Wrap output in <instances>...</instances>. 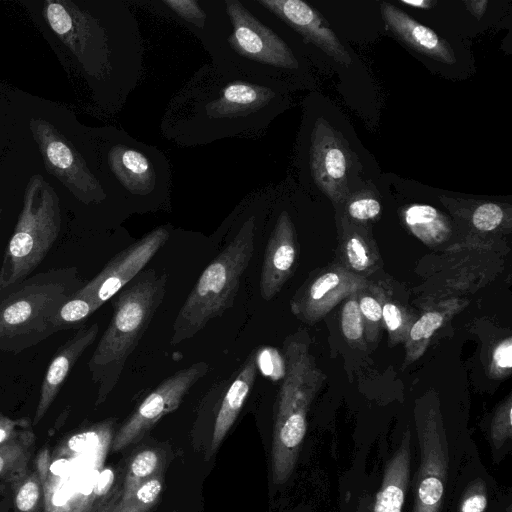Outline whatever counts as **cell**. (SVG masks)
<instances>
[{"label":"cell","instance_id":"33","mask_svg":"<svg viewBox=\"0 0 512 512\" xmlns=\"http://www.w3.org/2000/svg\"><path fill=\"white\" fill-rule=\"evenodd\" d=\"M381 211L380 203L374 198H359L348 206L350 216L357 220H369L375 218Z\"/></svg>","mask_w":512,"mask_h":512},{"label":"cell","instance_id":"22","mask_svg":"<svg viewBox=\"0 0 512 512\" xmlns=\"http://www.w3.org/2000/svg\"><path fill=\"white\" fill-rule=\"evenodd\" d=\"M404 219L413 234L428 244L442 241L450 232L444 215L427 204L409 206L404 212Z\"/></svg>","mask_w":512,"mask_h":512},{"label":"cell","instance_id":"12","mask_svg":"<svg viewBox=\"0 0 512 512\" xmlns=\"http://www.w3.org/2000/svg\"><path fill=\"white\" fill-rule=\"evenodd\" d=\"M385 456L377 488H357L356 496L343 498L341 512H402L409 493L413 432L408 427Z\"/></svg>","mask_w":512,"mask_h":512},{"label":"cell","instance_id":"18","mask_svg":"<svg viewBox=\"0 0 512 512\" xmlns=\"http://www.w3.org/2000/svg\"><path fill=\"white\" fill-rule=\"evenodd\" d=\"M295 230L289 213H279L267 242L260 273L261 297L269 301L292 273L296 259Z\"/></svg>","mask_w":512,"mask_h":512},{"label":"cell","instance_id":"24","mask_svg":"<svg viewBox=\"0 0 512 512\" xmlns=\"http://www.w3.org/2000/svg\"><path fill=\"white\" fill-rule=\"evenodd\" d=\"M33 445L34 434L29 427L0 445V481H12L27 470Z\"/></svg>","mask_w":512,"mask_h":512},{"label":"cell","instance_id":"34","mask_svg":"<svg viewBox=\"0 0 512 512\" xmlns=\"http://www.w3.org/2000/svg\"><path fill=\"white\" fill-rule=\"evenodd\" d=\"M346 255L350 266L358 271L369 265V257L364 243L357 237H351L346 243Z\"/></svg>","mask_w":512,"mask_h":512},{"label":"cell","instance_id":"37","mask_svg":"<svg viewBox=\"0 0 512 512\" xmlns=\"http://www.w3.org/2000/svg\"><path fill=\"white\" fill-rule=\"evenodd\" d=\"M382 318L391 333L398 331L403 324L401 310L392 303L384 304L382 307Z\"/></svg>","mask_w":512,"mask_h":512},{"label":"cell","instance_id":"31","mask_svg":"<svg viewBox=\"0 0 512 512\" xmlns=\"http://www.w3.org/2000/svg\"><path fill=\"white\" fill-rule=\"evenodd\" d=\"M503 217L502 208L498 204L489 202L481 204L475 209L472 223L478 230L491 231L500 225Z\"/></svg>","mask_w":512,"mask_h":512},{"label":"cell","instance_id":"16","mask_svg":"<svg viewBox=\"0 0 512 512\" xmlns=\"http://www.w3.org/2000/svg\"><path fill=\"white\" fill-rule=\"evenodd\" d=\"M312 178L317 187L334 201L348 194V155L332 127L319 118L311 133L309 150Z\"/></svg>","mask_w":512,"mask_h":512},{"label":"cell","instance_id":"42","mask_svg":"<svg viewBox=\"0 0 512 512\" xmlns=\"http://www.w3.org/2000/svg\"><path fill=\"white\" fill-rule=\"evenodd\" d=\"M1 216H2V207L0 206V222H1Z\"/></svg>","mask_w":512,"mask_h":512},{"label":"cell","instance_id":"6","mask_svg":"<svg viewBox=\"0 0 512 512\" xmlns=\"http://www.w3.org/2000/svg\"><path fill=\"white\" fill-rule=\"evenodd\" d=\"M417 466L411 470L412 512H447L452 486L472 439L451 429L440 411L429 408L415 423Z\"/></svg>","mask_w":512,"mask_h":512},{"label":"cell","instance_id":"15","mask_svg":"<svg viewBox=\"0 0 512 512\" xmlns=\"http://www.w3.org/2000/svg\"><path fill=\"white\" fill-rule=\"evenodd\" d=\"M271 16L297 32L307 43L348 67L352 59L322 15L302 0H255Z\"/></svg>","mask_w":512,"mask_h":512},{"label":"cell","instance_id":"20","mask_svg":"<svg viewBox=\"0 0 512 512\" xmlns=\"http://www.w3.org/2000/svg\"><path fill=\"white\" fill-rule=\"evenodd\" d=\"M381 14L391 31L412 49L445 64L456 62L450 44L432 29L387 2L381 3Z\"/></svg>","mask_w":512,"mask_h":512},{"label":"cell","instance_id":"19","mask_svg":"<svg viewBox=\"0 0 512 512\" xmlns=\"http://www.w3.org/2000/svg\"><path fill=\"white\" fill-rule=\"evenodd\" d=\"M98 333L99 325L96 322L89 326H81L58 348L46 369L40 386L39 400L32 421L33 425L38 424L43 419L73 367L85 350L95 342Z\"/></svg>","mask_w":512,"mask_h":512},{"label":"cell","instance_id":"5","mask_svg":"<svg viewBox=\"0 0 512 512\" xmlns=\"http://www.w3.org/2000/svg\"><path fill=\"white\" fill-rule=\"evenodd\" d=\"M256 228V216L246 217L232 240L203 270L174 320L171 344L191 339L233 307L254 253Z\"/></svg>","mask_w":512,"mask_h":512},{"label":"cell","instance_id":"28","mask_svg":"<svg viewBox=\"0 0 512 512\" xmlns=\"http://www.w3.org/2000/svg\"><path fill=\"white\" fill-rule=\"evenodd\" d=\"M488 439L493 462L498 464L512 448L511 400L500 407L494 415Z\"/></svg>","mask_w":512,"mask_h":512},{"label":"cell","instance_id":"39","mask_svg":"<svg viewBox=\"0 0 512 512\" xmlns=\"http://www.w3.org/2000/svg\"><path fill=\"white\" fill-rule=\"evenodd\" d=\"M464 4L466 9L476 18L481 19L486 12L488 1L487 0H465Z\"/></svg>","mask_w":512,"mask_h":512},{"label":"cell","instance_id":"17","mask_svg":"<svg viewBox=\"0 0 512 512\" xmlns=\"http://www.w3.org/2000/svg\"><path fill=\"white\" fill-rule=\"evenodd\" d=\"M35 470L43 489V512H92L95 495L101 492L96 485L88 488V481L68 467L55 471L48 449L38 454Z\"/></svg>","mask_w":512,"mask_h":512},{"label":"cell","instance_id":"13","mask_svg":"<svg viewBox=\"0 0 512 512\" xmlns=\"http://www.w3.org/2000/svg\"><path fill=\"white\" fill-rule=\"evenodd\" d=\"M209 370L208 363L199 361L165 378L139 404L117 431L113 451H119L140 440L162 417L176 410L183 398Z\"/></svg>","mask_w":512,"mask_h":512},{"label":"cell","instance_id":"35","mask_svg":"<svg viewBox=\"0 0 512 512\" xmlns=\"http://www.w3.org/2000/svg\"><path fill=\"white\" fill-rule=\"evenodd\" d=\"M29 425L30 422L27 418L12 419L0 413V445L12 440Z\"/></svg>","mask_w":512,"mask_h":512},{"label":"cell","instance_id":"8","mask_svg":"<svg viewBox=\"0 0 512 512\" xmlns=\"http://www.w3.org/2000/svg\"><path fill=\"white\" fill-rule=\"evenodd\" d=\"M167 226H158L114 257L60 308L54 319L57 331L82 323L131 282L168 241Z\"/></svg>","mask_w":512,"mask_h":512},{"label":"cell","instance_id":"36","mask_svg":"<svg viewBox=\"0 0 512 512\" xmlns=\"http://www.w3.org/2000/svg\"><path fill=\"white\" fill-rule=\"evenodd\" d=\"M493 364L502 370H510L512 367V343L511 339L504 340L494 349Z\"/></svg>","mask_w":512,"mask_h":512},{"label":"cell","instance_id":"3","mask_svg":"<svg viewBox=\"0 0 512 512\" xmlns=\"http://www.w3.org/2000/svg\"><path fill=\"white\" fill-rule=\"evenodd\" d=\"M167 279L165 271H141L112 298L111 320L88 361L91 381L97 386L96 406L116 387L127 359L164 300Z\"/></svg>","mask_w":512,"mask_h":512},{"label":"cell","instance_id":"21","mask_svg":"<svg viewBox=\"0 0 512 512\" xmlns=\"http://www.w3.org/2000/svg\"><path fill=\"white\" fill-rule=\"evenodd\" d=\"M256 373L257 358L256 351H253L245 360L238 375L222 399L213 428L211 444L207 453L208 457L217 451L224 437L236 421L253 387Z\"/></svg>","mask_w":512,"mask_h":512},{"label":"cell","instance_id":"14","mask_svg":"<svg viewBox=\"0 0 512 512\" xmlns=\"http://www.w3.org/2000/svg\"><path fill=\"white\" fill-rule=\"evenodd\" d=\"M511 492L501 491L472 441L457 473L447 512H511Z\"/></svg>","mask_w":512,"mask_h":512},{"label":"cell","instance_id":"26","mask_svg":"<svg viewBox=\"0 0 512 512\" xmlns=\"http://www.w3.org/2000/svg\"><path fill=\"white\" fill-rule=\"evenodd\" d=\"M163 490L161 473L142 483L125 497L110 504L107 512H148L154 507Z\"/></svg>","mask_w":512,"mask_h":512},{"label":"cell","instance_id":"2","mask_svg":"<svg viewBox=\"0 0 512 512\" xmlns=\"http://www.w3.org/2000/svg\"><path fill=\"white\" fill-rule=\"evenodd\" d=\"M225 15L203 44L212 65L251 78L277 82L283 72L299 68L287 41L264 21L254 0H223Z\"/></svg>","mask_w":512,"mask_h":512},{"label":"cell","instance_id":"38","mask_svg":"<svg viewBox=\"0 0 512 512\" xmlns=\"http://www.w3.org/2000/svg\"><path fill=\"white\" fill-rule=\"evenodd\" d=\"M359 308L362 316L371 322H378L382 318V306L373 297L361 298Z\"/></svg>","mask_w":512,"mask_h":512},{"label":"cell","instance_id":"32","mask_svg":"<svg viewBox=\"0 0 512 512\" xmlns=\"http://www.w3.org/2000/svg\"><path fill=\"white\" fill-rule=\"evenodd\" d=\"M443 323V315L437 311L423 314L412 326L410 339L421 341L429 339Z\"/></svg>","mask_w":512,"mask_h":512},{"label":"cell","instance_id":"25","mask_svg":"<svg viewBox=\"0 0 512 512\" xmlns=\"http://www.w3.org/2000/svg\"><path fill=\"white\" fill-rule=\"evenodd\" d=\"M112 429V421L107 420L79 431L63 441L58 456L69 458L104 452L110 443Z\"/></svg>","mask_w":512,"mask_h":512},{"label":"cell","instance_id":"7","mask_svg":"<svg viewBox=\"0 0 512 512\" xmlns=\"http://www.w3.org/2000/svg\"><path fill=\"white\" fill-rule=\"evenodd\" d=\"M60 199L40 174L31 175L16 225L0 266V289L29 277L42 263L61 230Z\"/></svg>","mask_w":512,"mask_h":512},{"label":"cell","instance_id":"43","mask_svg":"<svg viewBox=\"0 0 512 512\" xmlns=\"http://www.w3.org/2000/svg\"><path fill=\"white\" fill-rule=\"evenodd\" d=\"M0 206H1V198H0Z\"/></svg>","mask_w":512,"mask_h":512},{"label":"cell","instance_id":"23","mask_svg":"<svg viewBox=\"0 0 512 512\" xmlns=\"http://www.w3.org/2000/svg\"><path fill=\"white\" fill-rule=\"evenodd\" d=\"M161 3L203 40L212 28L220 0H162Z\"/></svg>","mask_w":512,"mask_h":512},{"label":"cell","instance_id":"9","mask_svg":"<svg viewBox=\"0 0 512 512\" xmlns=\"http://www.w3.org/2000/svg\"><path fill=\"white\" fill-rule=\"evenodd\" d=\"M42 11L51 30L90 78L107 81L117 73L116 48L99 18L70 0H45Z\"/></svg>","mask_w":512,"mask_h":512},{"label":"cell","instance_id":"29","mask_svg":"<svg viewBox=\"0 0 512 512\" xmlns=\"http://www.w3.org/2000/svg\"><path fill=\"white\" fill-rule=\"evenodd\" d=\"M11 482L15 511L39 512L43 504V489L36 470H26Z\"/></svg>","mask_w":512,"mask_h":512},{"label":"cell","instance_id":"10","mask_svg":"<svg viewBox=\"0 0 512 512\" xmlns=\"http://www.w3.org/2000/svg\"><path fill=\"white\" fill-rule=\"evenodd\" d=\"M105 162L118 192L132 203L165 201L171 187V169L157 147L119 131L105 152Z\"/></svg>","mask_w":512,"mask_h":512},{"label":"cell","instance_id":"27","mask_svg":"<svg viewBox=\"0 0 512 512\" xmlns=\"http://www.w3.org/2000/svg\"><path fill=\"white\" fill-rule=\"evenodd\" d=\"M161 465V456L156 450L145 449L138 452L128 465L120 498L127 496L142 483L159 474Z\"/></svg>","mask_w":512,"mask_h":512},{"label":"cell","instance_id":"1","mask_svg":"<svg viewBox=\"0 0 512 512\" xmlns=\"http://www.w3.org/2000/svg\"><path fill=\"white\" fill-rule=\"evenodd\" d=\"M279 88L277 82L205 65L167 105L162 135L181 146L258 136L277 112Z\"/></svg>","mask_w":512,"mask_h":512},{"label":"cell","instance_id":"11","mask_svg":"<svg viewBox=\"0 0 512 512\" xmlns=\"http://www.w3.org/2000/svg\"><path fill=\"white\" fill-rule=\"evenodd\" d=\"M29 129L42 156L45 170L84 205H101L109 191L91 170L72 142L54 125L43 118L32 117Z\"/></svg>","mask_w":512,"mask_h":512},{"label":"cell","instance_id":"41","mask_svg":"<svg viewBox=\"0 0 512 512\" xmlns=\"http://www.w3.org/2000/svg\"><path fill=\"white\" fill-rule=\"evenodd\" d=\"M109 506H110V504L109 505H105V506L101 507L97 512H107Z\"/></svg>","mask_w":512,"mask_h":512},{"label":"cell","instance_id":"30","mask_svg":"<svg viewBox=\"0 0 512 512\" xmlns=\"http://www.w3.org/2000/svg\"><path fill=\"white\" fill-rule=\"evenodd\" d=\"M341 327L348 340H359L363 334V320L359 303L352 299L345 303L341 314Z\"/></svg>","mask_w":512,"mask_h":512},{"label":"cell","instance_id":"40","mask_svg":"<svg viewBox=\"0 0 512 512\" xmlns=\"http://www.w3.org/2000/svg\"><path fill=\"white\" fill-rule=\"evenodd\" d=\"M403 4L410 5L420 9H430L435 5V1L431 0H401Z\"/></svg>","mask_w":512,"mask_h":512},{"label":"cell","instance_id":"4","mask_svg":"<svg viewBox=\"0 0 512 512\" xmlns=\"http://www.w3.org/2000/svg\"><path fill=\"white\" fill-rule=\"evenodd\" d=\"M84 283L78 268L70 266L0 289V352L18 354L57 333L55 316Z\"/></svg>","mask_w":512,"mask_h":512}]
</instances>
